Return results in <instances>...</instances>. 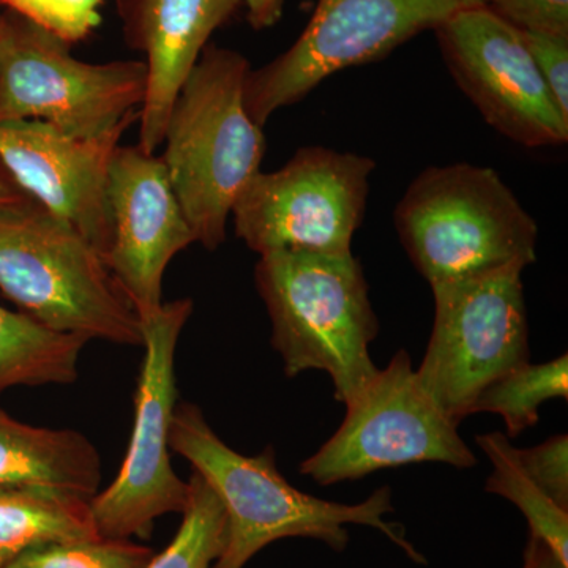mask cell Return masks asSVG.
I'll return each instance as SVG.
<instances>
[{
    "label": "cell",
    "mask_w": 568,
    "mask_h": 568,
    "mask_svg": "<svg viewBox=\"0 0 568 568\" xmlns=\"http://www.w3.org/2000/svg\"><path fill=\"white\" fill-rule=\"evenodd\" d=\"M487 0H320L293 47L250 70L245 106L264 126L282 108L304 100L338 71L386 58L417 33Z\"/></svg>",
    "instance_id": "30bf717a"
},
{
    "label": "cell",
    "mask_w": 568,
    "mask_h": 568,
    "mask_svg": "<svg viewBox=\"0 0 568 568\" xmlns=\"http://www.w3.org/2000/svg\"><path fill=\"white\" fill-rule=\"evenodd\" d=\"M413 463L470 469L477 458L458 424L422 387L409 354L398 351L346 406L343 424L302 463L301 473L328 487Z\"/></svg>",
    "instance_id": "8fae6325"
},
{
    "label": "cell",
    "mask_w": 568,
    "mask_h": 568,
    "mask_svg": "<svg viewBox=\"0 0 568 568\" xmlns=\"http://www.w3.org/2000/svg\"><path fill=\"white\" fill-rule=\"evenodd\" d=\"M148 91L144 61L88 63L13 11L0 13V122L40 121L78 140L122 136Z\"/></svg>",
    "instance_id": "8992f818"
},
{
    "label": "cell",
    "mask_w": 568,
    "mask_h": 568,
    "mask_svg": "<svg viewBox=\"0 0 568 568\" xmlns=\"http://www.w3.org/2000/svg\"><path fill=\"white\" fill-rule=\"evenodd\" d=\"M123 39L144 54L148 91L140 110L142 151L163 145L175 97L213 32L237 13L241 0H114Z\"/></svg>",
    "instance_id": "9a60e30c"
},
{
    "label": "cell",
    "mask_w": 568,
    "mask_h": 568,
    "mask_svg": "<svg viewBox=\"0 0 568 568\" xmlns=\"http://www.w3.org/2000/svg\"><path fill=\"white\" fill-rule=\"evenodd\" d=\"M525 268L433 284L435 323L416 369L426 394L455 424L473 416L481 392L529 362Z\"/></svg>",
    "instance_id": "52a82bcc"
},
{
    "label": "cell",
    "mask_w": 568,
    "mask_h": 568,
    "mask_svg": "<svg viewBox=\"0 0 568 568\" xmlns=\"http://www.w3.org/2000/svg\"><path fill=\"white\" fill-rule=\"evenodd\" d=\"M0 13H2V7H0Z\"/></svg>",
    "instance_id": "f546056e"
},
{
    "label": "cell",
    "mask_w": 568,
    "mask_h": 568,
    "mask_svg": "<svg viewBox=\"0 0 568 568\" xmlns=\"http://www.w3.org/2000/svg\"><path fill=\"white\" fill-rule=\"evenodd\" d=\"M153 555L130 540L100 537L29 549L6 568H144Z\"/></svg>",
    "instance_id": "7402d4cb"
},
{
    "label": "cell",
    "mask_w": 568,
    "mask_h": 568,
    "mask_svg": "<svg viewBox=\"0 0 568 568\" xmlns=\"http://www.w3.org/2000/svg\"><path fill=\"white\" fill-rule=\"evenodd\" d=\"M121 138L78 140L40 121L0 122V164L22 192L73 224L106 257L108 164Z\"/></svg>",
    "instance_id": "5bb4252c"
},
{
    "label": "cell",
    "mask_w": 568,
    "mask_h": 568,
    "mask_svg": "<svg viewBox=\"0 0 568 568\" xmlns=\"http://www.w3.org/2000/svg\"><path fill=\"white\" fill-rule=\"evenodd\" d=\"M395 226L429 286L526 268L537 260L536 220L487 166L426 168L396 205Z\"/></svg>",
    "instance_id": "5b68a950"
},
{
    "label": "cell",
    "mask_w": 568,
    "mask_h": 568,
    "mask_svg": "<svg viewBox=\"0 0 568 568\" xmlns=\"http://www.w3.org/2000/svg\"><path fill=\"white\" fill-rule=\"evenodd\" d=\"M0 291L51 331L142 346L140 316L103 254L37 201L0 207Z\"/></svg>",
    "instance_id": "277c9868"
},
{
    "label": "cell",
    "mask_w": 568,
    "mask_h": 568,
    "mask_svg": "<svg viewBox=\"0 0 568 568\" xmlns=\"http://www.w3.org/2000/svg\"><path fill=\"white\" fill-rule=\"evenodd\" d=\"M452 77L489 126L525 148L568 141L560 112L521 28L488 6L469 7L435 29Z\"/></svg>",
    "instance_id": "7c38bea8"
},
{
    "label": "cell",
    "mask_w": 568,
    "mask_h": 568,
    "mask_svg": "<svg viewBox=\"0 0 568 568\" xmlns=\"http://www.w3.org/2000/svg\"><path fill=\"white\" fill-rule=\"evenodd\" d=\"M28 200H32V197L22 192L18 183L7 173L6 168L0 164V207L24 203Z\"/></svg>",
    "instance_id": "f1b7e54d"
},
{
    "label": "cell",
    "mask_w": 568,
    "mask_h": 568,
    "mask_svg": "<svg viewBox=\"0 0 568 568\" xmlns=\"http://www.w3.org/2000/svg\"><path fill=\"white\" fill-rule=\"evenodd\" d=\"M568 398V355L547 364H523L489 384L473 407V414H499L507 436L517 437L537 424L544 403Z\"/></svg>",
    "instance_id": "ffe728a7"
},
{
    "label": "cell",
    "mask_w": 568,
    "mask_h": 568,
    "mask_svg": "<svg viewBox=\"0 0 568 568\" xmlns=\"http://www.w3.org/2000/svg\"><path fill=\"white\" fill-rule=\"evenodd\" d=\"M111 245L106 264L140 320L159 312L164 271L194 244L162 156L140 145H121L108 164Z\"/></svg>",
    "instance_id": "4fadbf2b"
},
{
    "label": "cell",
    "mask_w": 568,
    "mask_h": 568,
    "mask_svg": "<svg viewBox=\"0 0 568 568\" xmlns=\"http://www.w3.org/2000/svg\"><path fill=\"white\" fill-rule=\"evenodd\" d=\"M84 345L80 336L51 331L24 313L0 306V390L20 384L74 383Z\"/></svg>",
    "instance_id": "ac0fdd59"
},
{
    "label": "cell",
    "mask_w": 568,
    "mask_h": 568,
    "mask_svg": "<svg viewBox=\"0 0 568 568\" xmlns=\"http://www.w3.org/2000/svg\"><path fill=\"white\" fill-rule=\"evenodd\" d=\"M521 33L549 92L568 118V33L534 29H521Z\"/></svg>",
    "instance_id": "d4e9b609"
},
{
    "label": "cell",
    "mask_w": 568,
    "mask_h": 568,
    "mask_svg": "<svg viewBox=\"0 0 568 568\" xmlns=\"http://www.w3.org/2000/svg\"><path fill=\"white\" fill-rule=\"evenodd\" d=\"M254 282L286 376L320 369L335 398L353 403L379 372L369 354L379 323L361 261L353 253H265Z\"/></svg>",
    "instance_id": "3957f363"
},
{
    "label": "cell",
    "mask_w": 568,
    "mask_h": 568,
    "mask_svg": "<svg viewBox=\"0 0 568 568\" xmlns=\"http://www.w3.org/2000/svg\"><path fill=\"white\" fill-rule=\"evenodd\" d=\"M100 538L91 500L39 488H0V568L43 545Z\"/></svg>",
    "instance_id": "e0dca14e"
},
{
    "label": "cell",
    "mask_w": 568,
    "mask_h": 568,
    "mask_svg": "<svg viewBox=\"0 0 568 568\" xmlns=\"http://www.w3.org/2000/svg\"><path fill=\"white\" fill-rule=\"evenodd\" d=\"M248 59L209 43L175 97L162 156L194 242L219 248L237 197L260 173L263 126L245 106Z\"/></svg>",
    "instance_id": "7a4b0ae2"
},
{
    "label": "cell",
    "mask_w": 568,
    "mask_h": 568,
    "mask_svg": "<svg viewBox=\"0 0 568 568\" xmlns=\"http://www.w3.org/2000/svg\"><path fill=\"white\" fill-rule=\"evenodd\" d=\"M102 481L95 446L74 429L21 424L0 410V488H39L91 500Z\"/></svg>",
    "instance_id": "2e32d148"
},
{
    "label": "cell",
    "mask_w": 568,
    "mask_h": 568,
    "mask_svg": "<svg viewBox=\"0 0 568 568\" xmlns=\"http://www.w3.org/2000/svg\"><path fill=\"white\" fill-rule=\"evenodd\" d=\"M375 160L304 148L274 173L260 171L235 201V234L254 253L349 254L364 220Z\"/></svg>",
    "instance_id": "9c48e42d"
},
{
    "label": "cell",
    "mask_w": 568,
    "mask_h": 568,
    "mask_svg": "<svg viewBox=\"0 0 568 568\" xmlns=\"http://www.w3.org/2000/svg\"><path fill=\"white\" fill-rule=\"evenodd\" d=\"M192 313V298H179L163 302L159 312L141 321L144 358L129 450L114 481L91 499L93 525L102 538H148L156 519L183 514L189 503V481L171 465L170 432L178 406L175 349Z\"/></svg>",
    "instance_id": "ba28073f"
},
{
    "label": "cell",
    "mask_w": 568,
    "mask_h": 568,
    "mask_svg": "<svg viewBox=\"0 0 568 568\" xmlns=\"http://www.w3.org/2000/svg\"><path fill=\"white\" fill-rule=\"evenodd\" d=\"M519 462L529 477L551 497L559 507L568 510V437L558 435L540 446L519 450Z\"/></svg>",
    "instance_id": "cb8c5ba5"
},
{
    "label": "cell",
    "mask_w": 568,
    "mask_h": 568,
    "mask_svg": "<svg viewBox=\"0 0 568 568\" xmlns=\"http://www.w3.org/2000/svg\"><path fill=\"white\" fill-rule=\"evenodd\" d=\"M189 503L171 544L144 568H212L226 547V511L200 474L189 480Z\"/></svg>",
    "instance_id": "44dd1931"
},
{
    "label": "cell",
    "mask_w": 568,
    "mask_h": 568,
    "mask_svg": "<svg viewBox=\"0 0 568 568\" xmlns=\"http://www.w3.org/2000/svg\"><path fill=\"white\" fill-rule=\"evenodd\" d=\"M103 0H0V7L20 14L67 44L88 39L102 22Z\"/></svg>",
    "instance_id": "603a6c76"
},
{
    "label": "cell",
    "mask_w": 568,
    "mask_h": 568,
    "mask_svg": "<svg viewBox=\"0 0 568 568\" xmlns=\"http://www.w3.org/2000/svg\"><path fill=\"white\" fill-rule=\"evenodd\" d=\"M489 9L521 29L568 33V0H487Z\"/></svg>",
    "instance_id": "484cf974"
},
{
    "label": "cell",
    "mask_w": 568,
    "mask_h": 568,
    "mask_svg": "<svg viewBox=\"0 0 568 568\" xmlns=\"http://www.w3.org/2000/svg\"><path fill=\"white\" fill-rule=\"evenodd\" d=\"M170 447L204 478L226 511V547L212 568H244L261 549L282 538H313L334 551H345L351 525L379 530L413 562H426L407 540L405 528L387 521L395 511L390 488L376 489L353 506L306 495L276 469L274 448L256 457L239 454L192 403L175 406Z\"/></svg>",
    "instance_id": "6da1fadb"
},
{
    "label": "cell",
    "mask_w": 568,
    "mask_h": 568,
    "mask_svg": "<svg viewBox=\"0 0 568 568\" xmlns=\"http://www.w3.org/2000/svg\"><path fill=\"white\" fill-rule=\"evenodd\" d=\"M246 9V17L253 29L263 31L282 20L284 0H241Z\"/></svg>",
    "instance_id": "4316f807"
},
{
    "label": "cell",
    "mask_w": 568,
    "mask_h": 568,
    "mask_svg": "<svg viewBox=\"0 0 568 568\" xmlns=\"http://www.w3.org/2000/svg\"><path fill=\"white\" fill-rule=\"evenodd\" d=\"M477 446L493 465L485 489L515 504L528 519L530 536L540 538L568 566V510L529 477L507 435L495 432L477 436Z\"/></svg>",
    "instance_id": "d6986e66"
},
{
    "label": "cell",
    "mask_w": 568,
    "mask_h": 568,
    "mask_svg": "<svg viewBox=\"0 0 568 568\" xmlns=\"http://www.w3.org/2000/svg\"><path fill=\"white\" fill-rule=\"evenodd\" d=\"M523 568H568L540 538L529 536L523 552Z\"/></svg>",
    "instance_id": "83f0119b"
}]
</instances>
